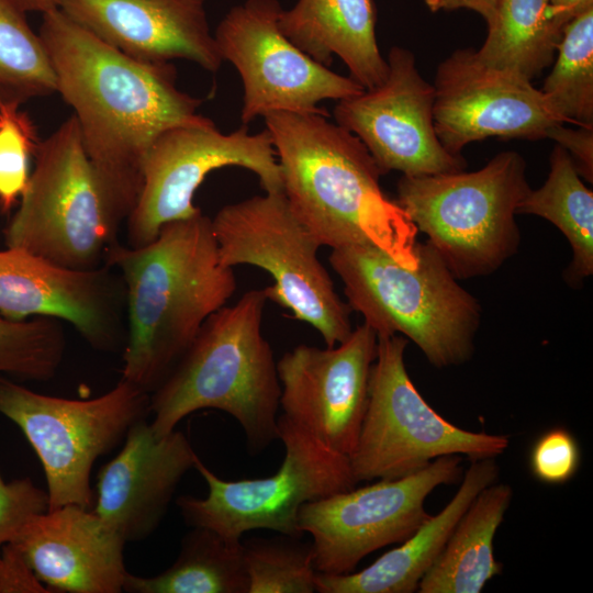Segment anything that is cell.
I'll return each instance as SVG.
<instances>
[{
  "label": "cell",
  "instance_id": "obj_1",
  "mask_svg": "<svg viewBox=\"0 0 593 593\" xmlns=\"http://www.w3.org/2000/svg\"><path fill=\"white\" fill-rule=\"evenodd\" d=\"M38 34L90 161L132 212L152 144L169 128L211 122L198 113L202 101L177 87L170 61L135 59L58 8L43 13Z\"/></svg>",
  "mask_w": 593,
  "mask_h": 593
},
{
  "label": "cell",
  "instance_id": "obj_2",
  "mask_svg": "<svg viewBox=\"0 0 593 593\" xmlns=\"http://www.w3.org/2000/svg\"><path fill=\"white\" fill-rule=\"evenodd\" d=\"M108 266L125 289L122 377L149 395L187 351L206 318L237 288L219 257L211 219L201 211L165 224L150 243L119 245Z\"/></svg>",
  "mask_w": 593,
  "mask_h": 593
},
{
  "label": "cell",
  "instance_id": "obj_3",
  "mask_svg": "<svg viewBox=\"0 0 593 593\" xmlns=\"http://www.w3.org/2000/svg\"><path fill=\"white\" fill-rule=\"evenodd\" d=\"M264 119L283 193L320 246L372 245L417 267L418 231L382 190L383 174L356 135L322 114L275 111Z\"/></svg>",
  "mask_w": 593,
  "mask_h": 593
},
{
  "label": "cell",
  "instance_id": "obj_4",
  "mask_svg": "<svg viewBox=\"0 0 593 593\" xmlns=\"http://www.w3.org/2000/svg\"><path fill=\"white\" fill-rule=\"evenodd\" d=\"M267 301L266 288L249 290L206 318L150 394V426L157 437L174 432L186 416L214 409L239 424L251 452L278 439L281 384L261 329Z\"/></svg>",
  "mask_w": 593,
  "mask_h": 593
},
{
  "label": "cell",
  "instance_id": "obj_5",
  "mask_svg": "<svg viewBox=\"0 0 593 593\" xmlns=\"http://www.w3.org/2000/svg\"><path fill=\"white\" fill-rule=\"evenodd\" d=\"M416 253L414 269L372 245L334 248L328 260L347 304L377 335H402L436 368L461 365L474 351L480 303L428 242H417Z\"/></svg>",
  "mask_w": 593,
  "mask_h": 593
},
{
  "label": "cell",
  "instance_id": "obj_6",
  "mask_svg": "<svg viewBox=\"0 0 593 593\" xmlns=\"http://www.w3.org/2000/svg\"><path fill=\"white\" fill-rule=\"evenodd\" d=\"M34 159L7 247L77 271L108 266L131 209L90 161L75 115L40 142Z\"/></svg>",
  "mask_w": 593,
  "mask_h": 593
},
{
  "label": "cell",
  "instance_id": "obj_7",
  "mask_svg": "<svg viewBox=\"0 0 593 593\" xmlns=\"http://www.w3.org/2000/svg\"><path fill=\"white\" fill-rule=\"evenodd\" d=\"M526 169L519 153L505 150L475 171L402 175L395 201L457 279L488 276L518 250Z\"/></svg>",
  "mask_w": 593,
  "mask_h": 593
},
{
  "label": "cell",
  "instance_id": "obj_8",
  "mask_svg": "<svg viewBox=\"0 0 593 593\" xmlns=\"http://www.w3.org/2000/svg\"><path fill=\"white\" fill-rule=\"evenodd\" d=\"M211 223L223 265H250L267 271L273 280L266 287L268 300L310 324L327 347L350 335L351 309L336 292L317 257L320 244L283 191L227 204Z\"/></svg>",
  "mask_w": 593,
  "mask_h": 593
},
{
  "label": "cell",
  "instance_id": "obj_9",
  "mask_svg": "<svg viewBox=\"0 0 593 593\" xmlns=\"http://www.w3.org/2000/svg\"><path fill=\"white\" fill-rule=\"evenodd\" d=\"M377 337L367 409L348 456L357 483L404 477L441 456L459 455L473 461L496 458L506 450L508 436L462 429L424 400L405 367V337Z\"/></svg>",
  "mask_w": 593,
  "mask_h": 593
},
{
  "label": "cell",
  "instance_id": "obj_10",
  "mask_svg": "<svg viewBox=\"0 0 593 593\" xmlns=\"http://www.w3.org/2000/svg\"><path fill=\"white\" fill-rule=\"evenodd\" d=\"M150 395L124 379L107 393L75 400L30 390L0 374V414L36 452L47 484L48 510L92 507L90 474L136 422L147 418Z\"/></svg>",
  "mask_w": 593,
  "mask_h": 593
},
{
  "label": "cell",
  "instance_id": "obj_11",
  "mask_svg": "<svg viewBox=\"0 0 593 593\" xmlns=\"http://www.w3.org/2000/svg\"><path fill=\"white\" fill-rule=\"evenodd\" d=\"M278 439L284 446L283 461L267 478L223 480L198 456L194 469L204 479L208 494L178 497L186 523L233 541L255 529L301 537L298 515L302 505L356 486L347 456L326 449L282 414L278 416Z\"/></svg>",
  "mask_w": 593,
  "mask_h": 593
},
{
  "label": "cell",
  "instance_id": "obj_12",
  "mask_svg": "<svg viewBox=\"0 0 593 593\" xmlns=\"http://www.w3.org/2000/svg\"><path fill=\"white\" fill-rule=\"evenodd\" d=\"M461 465L462 456H441L414 473L302 505L298 525L312 537L316 571L350 573L373 551L403 542L430 516L426 497L439 485L456 483Z\"/></svg>",
  "mask_w": 593,
  "mask_h": 593
},
{
  "label": "cell",
  "instance_id": "obj_13",
  "mask_svg": "<svg viewBox=\"0 0 593 593\" xmlns=\"http://www.w3.org/2000/svg\"><path fill=\"white\" fill-rule=\"evenodd\" d=\"M226 166L256 174L265 192L283 191L280 165L267 130L249 134L243 125L224 134L211 121L161 133L146 155L142 189L125 222L127 246H144L165 224L200 212L193 204L194 192L211 171Z\"/></svg>",
  "mask_w": 593,
  "mask_h": 593
},
{
  "label": "cell",
  "instance_id": "obj_14",
  "mask_svg": "<svg viewBox=\"0 0 593 593\" xmlns=\"http://www.w3.org/2000/svg\"><path fill=\"white\" fill-rule=\"evenodd\" d=\"M281 11L278 0H246L231 8L213 33L222 59L242 79L243 125L275 111L329 116L321 101L365 90L298 48L279 27Z\"/></svg>",
  "mask_w": 593,
  "mask_h": 593
},
{
  "label": "cell",
  "instance_id": "obj_15",
  "mask_svg": "<svg viewBox=\"0 0 593 593\" xmlns=\"http://www.w3.org/2000/svg\"><path fill=\"white\" fill-rule=\"evenodd\" d=\"M387 61L389 71L381 85L337 101L336 123L363 143L383 175L465 170L467 160L450 154L436 134L435 89L419 74L413 52L393 46Z\"/></svg>",
  "mask_w": 593,
  "mask_h": 593
},
{
  "label": "cell",
  "instance_id": "obj_16",
  "mask_svg": "<svg viewBox=\"0 0 593 593\" xmlns=\"http://www.w3.org/2000/svg\"><path fill=\"white\" fill-rule=\"evenodd\" d=\"M433 86L436 134L454 155L489 137L547 138L555 125L566 123L530 80L483 63L473 48L446 57Z\"/></svg>",
  "mask_w": 593,
  "mask_h": 593
},
{
  "label": "cell",
  "instance_id": "obj_17",
  "mask_svg": "<svg viewBox=\"0 0 593 593\" xmlns=\"http://www.w3.org/2000/svg\"><path fill=\"white\" fill-rule=\"evenodd\" d=\"M378 337L357 326L338 346L298 345L277 362L280 406L288 419L326 449L349 456L368 403Z\"/></svg>",
  "mask_w": 593,
  "mask_h": 593
},
{
  "label": "cell",
  "instance_id": "obj_18",
  "mask_svg": "<svg viewBox=\"0 0 593 593\" xmlns=\"http://www.w3.org/2000/svg\"><path fill=\"white\" fill-rule=\"evenodd\" d=\"M0 314L67 322L100 351L124 347L126 339L124 283L109 266L77 271L7 247L0 250Z\"/></svg>",
  "mask_w": 593,
  "mask_h": 593
},
{
  "label": "cell",
  "instance_id": "obj_19",
  "mask_svg": "<svg viewBox=\"0 0 593 593\" xmlns=\"http://www.w3.org/2000/svg\"><path fill=\"white\" fill-rule=\"evenodd\" d=\"M197 458L182 432L157 437L147 418L136 422L119 454L97 475L92 511L125 541L148 537Z\"/></svg>",
  "mask_w": 593,
  "mask_h": 593
},
{
  "label": "cell",
  "instance_id": "obj_20",
  "mask_svg": "<svg viewBox=\"0 0 593 593\" xmlns=\"http://www.w3.org/2000/svg\"><path fill=\"white\" fill-rule=\"evenodd\" d=\"M58 9L135 59H187L212 72L223 63L205 0H59Z\"/></svg>",
  "mask_w": 593,
  "mask_h": 593
},
{
  "label": "cell",
  "instance_id": "obj_21",
  "mask_svg": "<svg viewBox=\"0 0 593 593\" xmlns=\"http://www.w3.org/2000/svg\"><path fill=\"white\" fill-rule=\"evenodd\" d=\"M125 542L92 510L68 504L33 516L9 544L51 592L120 593Z\"/></svg>",
  "mask_w": 593,
  "mask_h": 593
},
{
  "label": "cell",
  "instance_id": "obj_22",
  "mask_svg": "<svg viewBox=\"0 0 593 593\" xmlns=\"http://www.w3.org/2000/svg\"><path fill=\"white\" fill-rule=\"evenodd\" d=\"M495 458L471 461L461 484L449 503L429 516L400 546L379 557L361 571L346 574L316 573L320 593H412L437 559L455 525L473 499L496 481Z\"/></svg>",
  "mask_w": 593,
  "mask_h": 593
},
{
  "label": "cell",
  "instance_id": "obj_23",
  "mask_svg": "<svg viewBox=\"0 0 593 593\" xmlns=\"http://www.w3.org/2000/svg\"><path fill=\"white\" fill-rule=\"evenodd\" d=\"M278 24L315 61L328 67L333 56L339 57L365 90L388 76V61L377 42L373 0H298L282 9Z\"/></svg>",
  "mask_w": 593,
  "mask_h": 593
},
{
  "label": "cell",
  "instance_id": "obj_24",
  "mask_svg": "<svg viewBox=\"0 0 593 593\" xmlns=\"http://www.w3.org/2000/svg\"><path fill=\"white\" fill-rule=\"evenodd\" d=\"M510 484L485 486L455 525L435 562L422 578L419 593H479L502 573L493 540L511 504Z\"/></svg>",
  "mask_w": 593,
  "mask_h": 593
},
{
  "label": "cell",
  "instance_id": "obj_25",
  "mask_svg": "<svg viewBox=\"0 0 593 593\" xmlns=\"http://www.w3.org/2000/svg\"><path fill=\"white\" fill-rule=\"evenodd\" d=\"M130 593H248L242 540L233 541L204 527L182 538L175 562L154 577L126 574Z\"/></svg>",
  "mask_w": 593,
  "mask_h": 593
},
{
  "label": "cell",
  "instance_id": "obj_26",
  "mask_svg": "<svg viewBox=\"0 0 593 593\" xmlns=\"http://www.w3.org/2000/svg\"><path fill=\"white\" fill-rule=\"evenodd\" d=\"M566 25L549 0H500L475 52L483 63L532 81L553 63Z\"/></svg>",
  "mask_w": 593,
  "mask_h": 593
},
{
  "label": "cell",
  "instance_id": "obj_27",
  "mask_svg": "<svg viewBox=\"0 0 593 593\" xmlns=\"http://www.w3.org/2000/svg\"><path fill=\"white\" fill-rule=\"evenodd\" d=\"M517 214L540 216L567 237L572 259L563 277L570 286H581L593 273V192L583 183L564 148L555 145L546 181L530 189Z\"/></svg>",
  "mask_w": 593,
  "mask_h": 593
},
{
  "label": "cell",
  "instance_id": "obj_28",
  "mask_svg": "<svg viewBox=\"0 0 593 593\" xmlns=\"http://www.w3.org/2000/svg\"><path fill=\"white\" fill-rule=\"evenodd\" d=\"M57 92L45 45L13 0H0V101L23 102Z\"/></svg>",
  "mask_w": 593,
  "mask_h": 593
},
{
  "label": "cell",
  "instance_id": "obj_29",
  "mask_svg": "<svg viewBox=\"0 0 593 593\" xmlns=\"http://www.w3.org/2000/svg\"><path fill=\"white\" fill-rule=\"evenodd\" d=\"M540 89L566 123L593 127V8L564 27Z\"/></svg>",
  "mask_w": 593,
  "mask_h": 593
},
{
  "label": "cell",
  "instance_id": "obj_30",
  "mask_svg": "<svg viewBox=\"0 0 593 593\" xmlns=\"http://www.w3.org/2000/svg\"><path fill=\"white\" fill-rule=\"evenodd\" d=\"M248 593H313L316 569L312 542L278 534L242 538Z\"/></svg>",
  "mask_w": 593,
  "mask_h": 593
},
{
  "label": "cell",
  "instance_id": "obj_31",
  "mask_svg": "<svg viewBox=\"0 0 593 593\" xmlns=\"http://www.w3.org/2000/svg\"><path fill=\"white\" fill-rule=\"evenodd\" d=\"M66 350L63 321L36 316L11 320L0 314V374L24 381H47Z\"/></svg>",
  "mask_w": 593,
  "mask_h": 593
},
{
  "label": "cell",
  "instance_id": "obj_32",
  "mask_svg": "<svg viewBox=\"0 0 593 593\" xmlns=\"http://www.w3.org/2000/svg\"><path fill=\"white\" fill-rule=\"evenodd\" d=\"M21 104L0 101V210L8 213L22 197L30 179V160L40 139Z\"/></svg>",
  "mask_w": 593,
  "mask_h": 593
},
{
  "label": "cell",
  "instance_id": "obj_33",
  "mask_svg": "<svg viewBox=\"0 0 593 593\" xmlns=\"http://www.w3.org/2000/svg\"><path fill=\"white\" fill-rule=\"evenodd\" d=\"M581 448L574 435L563 427L542 433L529 452L533 475L546 484H564L578 472Z\"/></svg>",
  "mask_w": 593,
  "mask_h": 593
},
{
  "label": "cell",
  "instance_id": "obj_34",
  "mask_svg": "<svg viewBox=\"0 0 593 593\" xmlns=\"http://www.w3.org/2000/svg\"><path fill=\"white\" fill-rule=\"evenodd\" d=\"M48 510L47 492L25 477L4 481L0 472V552L33 516Z\"/></svg>",
  "mask_w": 593,
  "mask_h": 593
},
{
  "label": "cell",
  "instance_id": "obj_35",
  "mask_svg": "<svg viewBox=\"0 0 593 593\" xmlns=\"http://www.w3.org/2000/svg\"><path fill=\"white\" fill-rule=\"evenodd\" d=\"M19 550L7 544L0 552V593H48Z\"/></svg>",
  "mask_w": 593,
  "mask_h": 593
},
{
  "label": "cell",
  "instance_id": "obj_36",
  "mask_svg": "<svg viewBox=\"0 0 593 593\" xmlns=\"http://www.w3.org/2000/svg\"><path fill=\"white\" fill-rule=\"evenodd\" d=\"M566 123L555 125L547 138L567 150L582 178L593 181V127L570 128Z\"/></svg>",
  "mask_w": 593,
  "mask_h": 593
},
{
  "label": "cell",
  "instance_id": "obj_37",
  "mask_svg": "<svg viewBox=\"0 0 593 593\" xmlns=\"http://www.w3.org/2000/svg\"><path fill=\"white\" fill-rule=\"evenodd\" d=\"M432 12L468 9L480 14L490 24L500 0H424Z\"/></svg>",
  "mask_w": 593,
  "mask_h": 593
},
{
  "label": "cell",
  "instance_id": "obj_38",
  "mask_svg": "<svg viewBox=\"0 0 593 593\" xmlns=\"http://www.w3.org/2000/svg\"><path fill=\"white\" fill-rule=\"evenodd\" d=\"M549 3L555 14L564 24L593 8V0H549Z\"/></svg>",
  "mask_w": 593,
  "mask_h": 593
},
{
  "label": "cell",
  "instance_id": "obj_39",
  "mask_svg": "<svg viewBox=\"0 0 593 593\" xmlns=\"http://www.w3.org/2000/svg\"><path fill=\"white\" fill-rule=\"evenodd\" d=\"M15 4L24 12H40L45 13L47 11L57 9L59 0H13Z\"/></svg>",
  "mask_w": 593,
  "mask_h": 593
}]
</instances>
